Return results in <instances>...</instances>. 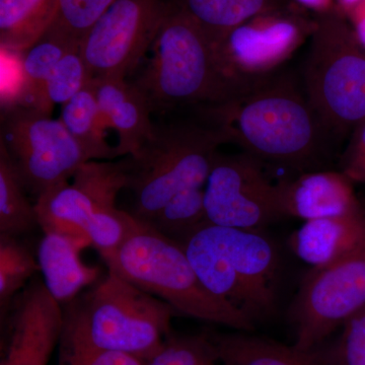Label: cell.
Here are the masks:
<instances>
[{
  "instance_id": "1",
  "label": "cell",
  "mask_w": 365,
  "mask_h": 365,
  "mask_svg": "<svg viewBox=\"0 0 365 365\" xmlns=\"http://www.w3.org/2000/svg\"><path fill=\"white\" fill-rule=\"evenodd\" d=\"M227 143L259 162L302 173L324 170L332 151V131L287 76H258L232 100L206 110Z\"/></svg>"
},
{
  "instance_id": "2",
  "label": "cell",
  "mask_w": 365,
  "mask_h": 365,
  "mask_svg": "<svg viewBox=\"0 0 365 365\" xmlns=\"http://www.w3.org/2000/svg\"><path fill=\"white\" fill-rule=\"evenodd\" d=\"M150 51L148 66L134 83L153 112L222 104L248 90L257 78L227 68L203 31L173 4Z\"/></svg>"
},
{
  "instance_id": "3",
  "label": "cell",
  "mask_w": 365,
  "mask_h": 365,
  "mask_svg": "<svg viewBox=\"0 0 365 365\" xmlns=\"http://www.w3.org/2000/svg\"><path fill=\"white\" fill-rule=\"evenodd\" d=\"M62 307L61 339L145 361L172 336L170 322L176 314L167 302L109 270Z\"/></svg>"
},
{
  "instance_id": "4",
  "label": "cell",
  "mask_w": 365,
  "mask_h": 365,
  "mask_svg": "<svg viewBox=\"0 0 365 365\" xmlns=\"http://www.w3.org/2000/svg\"><path fill=\"white\" fill-rule=\"evenodd\" d=\"M180 244L209 292L255 324L272 314L277 302L280 257L261 230L207 222Z\"/></svg>"
},
{
  "instance_id": "5",
  "label": "cell",
  "mask_w": 365,
  "mask_h": 365,
  "mask_svg": "<svg viewBox=\"0 0 365 365\" xmlns=\"http://www.w3.org/2000/svg\"><path fill=\"white\" fill-rule=\"evenodd\" d=\"M108 270L169 304L176 313L235 331L254 332L256 324L199 279L179 242L136 217L116 252L103 259Z\"/></svg>"
},
{
  "instance_id": "6",
  "label": "cell",
  "mask_w": 365,
  "mask_h": 365,
  "mask_svg": "<svg viewBox=\"0 0 365 365\" xmlns=\"http://www.w3.org/2000/svg\"><path fill=\"white\" fill-rule=\"evenodd\" d=\"M223 143L222 132L210 123L155 126L150 140L127 160V188L134 195L132 215L150 222L178 194L204 188Z\"/></svg>"
},
{
  "instance_id": "7",
  "label": "cell",
  "mask_w": 365,
  "mask_h": 365,
  "mask_svg": "<svg viewBox=\"0 0 365 365\" xmlns=\"http://www.w3.org/2000/svg\"><path fill=\"white\" fill-rule=\"evenodd\" d=\"M304 91L336 137L351 133L365 120V51L339 14L325 13L314 24Z\"/></svg>"
},
{
  "instance_id": "8",
  "label": "cell",
  "mask_w": 365,
  "mask_h": 365,
  "mask_svg": "<svg viewBox=\"0 0 365 365\" xmlns=\"http://www.w3.org/2000/svg\"><path fill=\"white\" fill-rule=\"evenodd\" d=\"M0 143L6 146L26 191L36 198L68 181L90 162L60 120L21 106L2 113Z\"/></svg>"
},
{
  "instance_id": "9",
  "label": "cell",
  "mask_w": 365,
  "mask_h": 365,
  "mask_svg": "<svg viewBox=\"0 0 365 365\" xmlns=\"http://www.w3.org/2000/svg\"><path fill=\"white\" fill-rule=\"evenodd\" d=\"M365 307V242L352 253L307 274L292 309L295 347L318 349Z\"/></svg>"
},
{
  "instance_id": "10",
  "label": "cell",
  "mask_w": 365,
  "mask_h": 365,
  "mask_svg": "<svg viewBox=\"0 0 365 365\" xmlns=\"http://www.w3.org/2000/svg\"><path fill=\"white\" fill-rule=\"evenodd\" d=\"M168 9L163 0H116L81 43L91 78L126 79L150 52Z\"/></svg>"
},
{
  "instance_id": "11",
  "label": "cell",
  "mask_w": 365,
  "mask_h": 365,
  "mask_svg": "<svg viewBox=\"0 0 365 365\" xmlns=\"http://www.w3.org/2000/svg\"><path fill=\"white\" fill-rule=\"evenodd\" d=\"M208 222L220 227L261 230L280 220L277 188L259 160L245 153H217L204 188Z\"/></svg>"
},
{
  "instance_id": "12",
  "label": "cell",
  "mask_w": 365,
  "mask_h": 365,
  "mask_svg": "<svg viewBox=\"0 0 365 365\" xmlns=\"http://www.w3.org/2000/svg\"><path fill=\"white\" fill-rule=\"evenodd\" d=\"M64 182L41 194L35 203L43 232L69 235L88 246L83 230L100 209L112 207L120 191L128 186V165L88 162Z\"/></svg>"
},
{
  "instance_id": "13",
  "label": "cell",
  "mask_w": 365,
  "mask_h": 365,
  "mask_svg": "<svg viewBox=\"0 0 365 365\" xmlns=\"http://www.w3.org/2000/svg\"><path fill=\"white\" fill-rule=\"evenodd\" d=\"M0 365H47L63 332V307L34 278L11 304Z\"/></svg>"
},
{
  "instance_id": "14",
  "label": "cell",
  "mask_w": 365,
  "mask_h": 365,
  "mask_svg": "<svg viewBox=\"0 0 365 365\" xmlns=\"http://www.w3.org/2000/svg\"><path fill=\"white\" fill-rule=\"evenodd\" d=\"M353 182L338 170L302 173L276 185L282 217L309 222L319 218L352 215L364 208Z\"/></svg>"
},
{
  "instance_id": "15",
  "label": "cell",
  "mask_w": 365,
  "mask_h": 365,
  "mask_svg": "<svg viewBox=\"0 0 365 365\" xmlns=\"http://www.w3.org/2000/svg\"><path fill=\"white\" fill-rule=\"evenodd\" d=\"M91 81L101 114L107 126L117 132L120 155H135L155 130L148 98L135 83L125 78Z\"/></svg>"
},
{
  "instance_id": "16",
  "label": "cell",
  "mask_w": 365,
  "mask_h": 365,
  "mask_svg": "<svg viewBox=\"0 0 365 365\" xmlns=\"http://www.w3.org/2000/svg\"><path fill=\"white\" fill-rule=\"evenodd\" d=\"M365 242V207L352 215L304 222L289 239L290 248L312 268L352 253Z\"/></svg>"
},
{
  "instance_id": "17",
  "label": "cell",
  "mask_w": 365,
  "mask_h": 365,
  "mask_svg": "<svg viewBox=\"0 0 365 365\" xmlns=\"http://www.w3.org/2000/svg\"><path fill=\"white\" fill-rule=\"evenodd\" d=\"M83 242L56 232H45L38 249V262L46 287L61 307L66 306L101 279L98 267L81 258Z\"/></svg>"
},
{
  "instance_id": "18",
  "label": "cell",
  "mask_w": 365,
  "mask_h": 365,
  "mask_svg": "<svg viewBox=\"0 0 365 365\" xmlns=\"http://www.w3.org/2000/svg\"><path fill=\"white\" fill-rule=\"evenodd\" d=\"M222 365H337L318 349L302 350L253 332L206 334Z\"/></svg>"
},
{
  "instance_id": "19",
  "label": "cell",
  "mask_w": 365,
  "mask_h": 365,
  "mask_svg": "<svg viewBox=\"0 0 365 365\" xmlns=\"http://www.w3.org/2000/svg\"><path fill=\"white\" fill-rule=\"evenodd\" d=\"M172 4L195 21L217 47L250 21L281 13L287 0H174Z\"/></svg>"
},
{
  "instance_id": "20",
  "label": "cell",
  "mask_w": 365,
  "mask_h": 365,
  "mask_svg": "<svg viewBox=\"0 0 365 365\" xmlns=\"http://www.w3.org/2000/svg\"><path fill=\"white\" fill-rule=\"evenodd\" d=\"M81 43L49 28L37 42L29 48L21 63L24 85L19 104L50 114L52 108L46 98V85L60 60Z\"/></svg>"
},
{
  "instance_id": "21",
  "label": "cell",
  "mask_w": 365,
  "mask_h": 365,
  "mask_svg": "<svg viewBox=\"0 0 365 365\" xmlns=\"http://www.w3.org/2000/svg\"><path fill=\"white\" fill-rule=\"evenodd\" d=\"M59 120L78 141L90 162L120 157L117 146L108 143L106 136L108 126L98 108L93 81L62 105Z\"/></svg>"
},
{
  "instance_id": "22",
  "label": "cell",
  "mask_w": 365,
  "mask_h": 365,
  "mask_svg": "<svg viewBox=\"0 0 365 365\" xmlns=\"http://www.w3.org/2000/svg\"><path fill=\"white\" fill-rule=\"evenodd\" d=\"M56 0H0V43L4 51L23 52L54 20Z\"/></svg>"
},
{
  "instance_id": "23",
  "label": "cell",
  "mask_w": 365,
  "mask_h": 365,
  "mask_svg": "<svg viewBox=\"0 0 365 365\" xmlns=\"http://www.w3.org/2000/svg\"><path fill=\"white\" fill-rule=\"evenodd\" d=\"M6 146L0 143V235L20 237L39 227L37 211Z\"/></svg>"
},
{
  "instance_id": "24",
  "label": "cell",
  "mask_w": 365,
  "mask_h": 365,
  "mask_svg": "<svg viewBox=\"0 0 365 365\" xmlns=\"http://www.w3.org/2000/svg\"><path fill=\"white\" fill-rule=\"evenodd\" d=\"M207 222L204 188H193L175 196L148 223L160 234L182 242Z\"/></svg>"
},
{
  "instance_id": "25",
  "label": "cell",
  "mask_w": 365,
  "mask_h": 365,
  "mask_svg": "<svg viewBox=\"0 0 365 365\" xmlns=\"http://www.w3.org/2000/svg\"><path fill=\"white\" fill-rule=\"evenodd\" d=\"M41 272L38 259L18 237L0 235V307L6 314L21 290Z\"/></svg>"
},
{
  "instance_id": "26",
  "label": "cell",
  "mask_w": 365,
  "mask_h": 365,
  "mask_svg": "<svg viewBox=\"0 0 365 365\" xmlns=\"http://www.w3.org/2000/svg\"><path fill=\"white\" fill-rule=\"evenodd\" d=\"M135 222V216L116 206L102 208L91 216L83 235L88 245L105 259L121 247Z\"/></svg>"
},
{
  "instance_id": "27",
  "label": "cell",
  "mask_w": 365,
  "mask_h": 365,
  "mask_svg": "<svg viewBox=\"0 0 365 365\" xmlns=\"http://www.w3.org/2000/svg\"><path fill=\"white\" fill-rule=\"evenodd\" d=\"M115 1L116 0H56L54 20L49 28L81 43Z\"/></svg>"
},
{
  "instance_id": "28",
  "label": "cell",
  "mask_w": 365,
  "mask_h": 365,
  "mask_svg": "<svg viewBox=\"0 0 365 365\" xmlns=\"http://www.w3.org/2000/svg\"><path fill=\"white\" fill-rule=\"evenodd\" d=\"M90 71L81 54V45L66 53L46 85V98L52 108L54 105H64L91 81Z\"/></svg>"
},
{
  "instance_id": "29",
  "label": "cell",
  "mask_w": 365,
  "mask_h": 365,
  "mask_svg": "<svg viewBox=\"0 0 365 365\" xmlns=\"http://www.w3.org/2000/svg\"><path fill=\"white\" fill-rule=\"evenodd\" d=\"M145 365H222L206 335L170 336Z\"/></svg>"
},
{
  "instance_id": "30",
  "label": "cell",
  "mask_w": 365,
  "mask_h": 365,
  "mask_svg": "<svg viewBox=\"0 0 365 365\" xmlns=\"http://www.w3.org/2000/svg\"><path fill=\"white\" fill-rule=\"evenodd\" d=\"M58 365H145V360L125 353L98 349L91 346L60 340Z\"/></svg>"
},
{
  "instance_id": "31",
  "label": "cell",
  "mask_w": 365,
  "mask_h": 365,
  "mask_svg": "<svg viewBox=\"0 0 365 365\" xmlns=\"http://www.w3.org/2000/svg\"><path fill=\"white\" fill-rule=\"evenodd\" d=\"M334 353L337 365H365V307L346 322Z\"/></svg>"
},
{
  "instance_id": "32",
  "label": "cell",
  "mask_w": 365,
  "mask_h": 365,
  "mask_svg": "<svg viewBox=\"0 0 365 365\" xmlns=\"http://www.w3.org/2000/svg\"><path fill=\"white\" fill-rule=\"evenodd\" d=\"M340 172L350 181L365 184V120L350 133L339 162Z\"/></svg>"
},
{
  "instance_id": "33",
  "label": "cell",
  "mask_w": 365,
  "mask_h": 365,
  "mask_svg": "<svg viewBox=\"0 0 365 365\" xmlns=\"http://www.w3.org/2000/svg\"><path fill=\"white\" fill-rule=\"evenodd\" d=\"M302 4L314 9H325L330 4L331 0H299Z\"/></svg>"
},
{
  "instance_id": "34",
  "label": "cell",
  "mask_w": 365,
  "mask_h": 365,
  "mask_svg": "<svg viewBox=\"0 0 365 365\" xmlns=\"http://www.w3.org/2000/svg\"><path fill=\"white\" fill-rule=\"evenodd\" d=\"M365 0H340L341 4L347 9H353Z\"/></svg>"
}]
</instances>
